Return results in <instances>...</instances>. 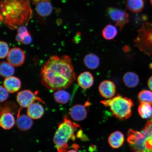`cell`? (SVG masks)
Masks as SVG:
<instances>
[{
	"label": "cell",
	"mask_w": 152,
	"mask_h": 152,
	"mask_svg": "<svg viewBox=\"0 0 152 152\" xmlns=\"http://www.w3.org/2000/svg\"><path fill=\"white\" fill-rule=\"evenodd\" d=\"M40 80L51 91L67 88L76 79L71 59L67 56L49 58L41 68Z\"/></svg>",
	"instance_id": "1"
},
{
	"label": "cell",
	"mask_w": 152,
	"mask_h": 152,
	"mask_svg": "<svg viewBox=\"0 0 152 152\" xmlns=\"http://www.w3.org/2000/svg\"><path fill=\"white\" fill-rule=\"evenodd\" d=\"M31 0H1V23L12 30L26 26L32 16Z\"/></svg>",
	"instance_id": "2"
},
{
	"label": "cell",
	"mask_w": 152,
	"mask_h": 152,
	"mask_svg": "<svg viewBox=\"0 0 152 152\" xmlns=\"http://www.w3.org/2000/svg\"><path fill=\"white\" fill-rule=\"evenodd\" d=\"M80 125L65 118L58 125L53 138L55 146L58 152H66L68 148V142L70 139H75L76 129Z\"/></svg>",
	"instance_id": "3"
},
{
	"label": "cell",
	"mask_w": 152,
	"mask_h": 152,
	"mask_svg": "<svg viewBox=\"0 0 152 152\" xmlns=\"http://www.w3.org/2000/svg\"><path fill=\"white\" fill-rule=\"evenodd\" d=\"M100 102L109 107L115 117L121 120H125L132 115V108L134 104L130 99L126 97L118 94L113 98L102 100Z\"/></svg>",
	"instance_id": "4"
},
{
	"label": "cell",
	"mask_w": 152,
	"mask_h": 152,
	"mask_svg": "<svg viewBox=\"0 0 152 152\" xmlns=\"http://www.w3.org/2000/svg\"><path fill=\"white\" fill-rule=\"evenodd\" d=\"M127 141L134 152H152V135L143 129L140 131L130 129Z\"/></svg>",
	"instance_id": "5"
},
{
	"label": "cell",
	"mask_w": 152,
	"mask_h": 152,
	"mask_svg": "<svg viewBox=\"0 0 152 152\" xmlns=\"http://www.w3.org/2000/svg\"><path fill=\"white\" fill-rule=\"evenodd\" d=\"M138 32L136 40L137 45L149 56L152 55V22L144 23Z\"/></svg>",
	"instance_id": "6"
},
{
	"label": "cell",
	"mask_w": 152,
	"mask_h": 152,
	"mask_svg": "<svg viewBox=\"0 0 152 152\" xmlns=\"http://www.w3.org/2000/svg\"><path fill=\"white\" fill-rule=\"evenodd\" d=\"M107 14L110 18L115 23L121 30L124 26L129 21V16L125 11L119 9L110 7L107 10Z\"/></svg>",
	"instance_id": "7"
},
{
	"label": "cell",
	"mask_w": 152,
	"mask_h": 152,
	"mask_svg": "<svg viewBox=\"0 0 152 152\" xmlns=\"http://www.w3.org/2000/svg\"><path fill=\"white\" fill-rule=\"evenodd\" d=\"M39 101L45 103L41 98L38 97L33 92L29 90H24L19 92L17 96V101L18 103L22 107H28L35 102Z\"/></svg>",
	"instance_id": "8"
},
{
	"label": "cell",
	"mask_w": 152,
	"mask_h": 152,
	"mask_svg": "<svg viewBox=\"0 0 152 152\" xmlns=\"http://www.w3.org/2000/svg\"><path fill=\"white\" fill-rule=\"evenodd\" d=\"M25 58L24 51L20 48L15 47L10 50L7 60L13 66H19L23 64Z\"/></svg>",
	"instance_id": "9"
},
{
	"label": "cell",
	"mask_w": 152,
	"mask_h": 152,
	"mask_svg": "<svg viewBox=\"0 0 152 152\" xmlns=\"http://www.w3.org/2000/svg\"><path fill=\"white\" fill-rule=\"evenodd\" d=\"M99 91L104 98L110 99L115 96L116 92V86L111 81L104 80L100 83L99 86Z\"/></svg>",
	"instance_id": "10"
},
{
	"label": "cell",
	"mask_w": 152,
	"mask_h": 152,
	"mask_svg": "<svg viewBox=\"0 0 152 152\" xmlns=\"http://www.w3.org/2000/svg\"><path fill=\"white\" fill-rule=\"evenodd\" d=\"M69 114L74 121H81L86 118L87 112L86 105L77 104L74 105L69 110Z\"/></svg>",
	"instance_id": "11"
},
{
	"label": "cell",
	"mask_w": 152,
	"mask_h": 152,
	"mask_svg": "<svg viewBox=\"0 0 152 152\" xmlns=\"http://www.w3.org/2000/svg\"><path fill=\"white\" fill-rule=\"evenodd\" d=\"M16 123L13 114L9 111H2L0 118V125L4 130H9L14 126Z\"/></svg>",
	"instance_id": "12"
},
{
	"label": "cell",
	"mask_w": 152,
	"mask_h": 152,
	"mask_svg": "<svg viewBox=\"0 0 152 152\" xmlns=\"http://www.w3.org/2000/svg\"><path fill=\"white\" fill-rule=\"evenodd\" d=\"M21 85L20 80L13 76L6 78L3 82L4 86L10 93L17 92L20 88Z\"/></svg>",
	"instance_id": "13"
},
{
	"label": "cell",
	"mask_w": 152,
	"mask_h": 152,
	"mask_svg": "<svg viewBox=\"0 0 152 152\" xmlns=\"http://www.w3.org/2000/svg\"><path fill=\"white\" fill-rule=\"evenodd\" d=\"M77 81L78 84L82 88L88 89L94 84V77L90 72H85L81 73L78 77Z\"/></svg>",
	"instance_id": "14"
},
{
	"label": "cell",
	"mask_w": 152,
	"mask_h": 152,
	"mask_svg": "<svg viewBox=\"0 0 152 152\" xmlns=\"http://www.w3.org/2000/svg\"><path fill=\"white\" fill-rule=\"evenodd\" d=\"M44 113V109L43 106L37 102H34L27 107V115L32 119L40 118Z\"/></svg>",
	"instance_id": "15"
},
{
	"label": "cell",
	"mask_w": 152,
	"mask_h": 152,
	"mask_svg": "<svg viewBox=\"0 0 152 152\" xmlns=\"http://www.w3.org/2000/svg\"><path fill=\"white\" fill-rule=\"evenodd\" d=\"M16 124L19 130L25 132L31 128L33 121L32 119L28 115H23L18 117Z\"/></svg>",
	"instance_id": "16"
},
{
	"label": "cell",
	"mask_w": 152,
	"mask_h": 152,
	"mask_svg": "<svg viewBox=\"0 0 152 152\" xmlns=\"http://www.w3.org/2000/svg\"><path fill=\"white\" fill-rule=\"evenodd\" d=\"M52 4L48 1L39 2L36 4L35 10L41 17H46L50 15L53 11Z\"/></svg>",
	"instance_id": "17"
},
{
	"label": "cell",
	"mask_w": 152,
	"mask_h": 152,
	"mask_svg": "<svg viewBox=\"0 0 152 152\" xmlns=\"http://www.w3.org/2000/svg\"><path fill=\"white\" fill-rule=\"evenodd\" d=\"M124 141V136L122 132L119 131L112 133L108 138L110 146L113 149H117L121 147Z\"/></svg>",
	"instance_id": "18"
},
{
	"label": "cell",
	"mask_w": 152,
	"mask_h": 152,
	"mask_svg": "<svg viewBox=\"0 0 152 152\" xmlns=\"http://www.w3.org/2000/svg\"><path fill=\"white\" fill-rule=\"evenodd\" d=\"M123 80L126 86L129 88L135 87L140 82V79L138 75L132 72H128L124 75Z\"/></svg>",
	"instance_id": "19"
},
{
	"label": "cell",
	"mask_w": 152,
	"mask_h": 152,
	"mask_svg": "<svg viewBox=\"0 0 152 152\" xmlns=\"http://www.w3.org/2000/svg\"><path fill=\"white\" fill-rule=\"evenodd\" d=\"M85 65L91 69H95L98 68L100 64V59L96 55L90 53L86 56L83 59Z\"/></svg>",
	"instance_id": "20"
},
{
	"label": "cell",
	"mask_w": 152,
	"mask_h": 152,
	"mask_svg": "<svg viewBox=\"0 0 152 152\" xmlns=\"http://www.w3.org/2000/svg\"><path fill=\"white\" fill-rule=\"evenodd\" d=\"M138 112L142 118L147 119L152 117V107L148 102H142L138 108Z\"/></svg>",
	"instance_id": "21"
},
{
	"label": "cell",
	"mask_w": 152,
	"mask_h": 152,
	"mask_svg": "<svg viewBox=\"0 0 152 152\" xmlns=\"http://www.w3.org/2000/svg\"><path fill=\"white\" fill-rule=\"evenodd\" d=\"M144 5L143 0H127L126 6L132 12L138 13L143 9Z\"/></svg>",
	"instance_id": "22"
},
{
	"label": "cell",
	"mask_w": 152,
	"mask_h": 152,
	"mask_svg": "<svg viewBox=\"0 0 152 152\" xmlns=\"http://www.w3.org/2000/svg\"><path fill=\"white\" fill-rule=\"evenodd\" d=\"M54 98L56 102L64 104L69 102L71 99V95L66 91L61 90L57 91L54 93Z\"/></svg>",
	"instance_id": "23"
},
{
	"label": "cell",
	"mask_w": 152,
	"mask_h": 152,
	"mask_svg": "<svg viewBox=\"0 0 152 152\" xmlns=\"http://www.w3.org/2000/svg\"><path fill=\"white\" fill-rule=\"evenodd\" d=\"M15 68L9 62H1L0 67V74L2 77L6 78L12 77L15 73Z\"/></svg>",
	"instance_id": "24"
},
{
	"label": "cell",
	"mask_w": 152,
	"mask_h": 152,
	"mask_svg": "<svg viewBox=\"0 0 152 152\" xmlns=\"http://www.w3.org/2000/svg\"><path fill=\"white\" fill-rule=\"evenodd\" d=\"M118 33L115 26L111 24L108 25L104 28L102 31V35L104 39L111 40L115 38Z\"/></svg>",
	"instance_id": "25"
},
{
	"label": "cell",
	"mask_w": 152,
	"mask_h": 152,
	"mask_svg": "<svg viewBox=\"0 0 152 152\" xmlns=\"http://www.w3.org/2000/svg\"><path fill=\"white\" fill-rule=\"evenodd\" d=\"M138 100L140 102H147L152 104V92L144 90L140 91L138 94Z\"/></svg>",
	"instance_id": "26"
},
{
	"label": "cell",
	"mask_w": 152,
	"mask_h": 152,
	"mask_svg": "<svg viewBox=\"0 0 152 152\" xmlns=\"http://www.w3.org/2000/svg\"><path fill=\"white\" fill-rule=\"evenodd\" d=\"M9 51L8 44L4 41H1L0 42V58L2 59L7 56Z\"/></svg>",
	"instance_id": "27"
},
{
	"label": "cell",
	"mask_w": 152,
	"mask_h": 152,
	"mask_svg": "<svg viewBox=\"0 0 152 152\" xmlns=\"http://www.w3.org/2000/svg\"><path fill=\"white\" fill-rule=\"evenodd\" d=\"M1 92V98L0 101L1 102H3L7 99L9 97V92L4 87L1 86L0 88Z\"/></svg>",
	"instance_id": "28"
},
{
	"label": "cell",
	"mask_w": 152,
	"mask_h": 152,
	"mask_svg": "<svg viewBox=\"0 0 152 152\" xmlns=\"http://www.w3.org/2000/svg\"><path fill=\"white\" fill-rule=\"evenodd\" d=\"M32 37L29 34L25 36L22 39L21 43L24 45H28L32 42Z\"/></svg>",
	"instance_id": "29"
},
{
	"label": "cell",
	"mask_w": 152,
	"mask_h": 152,
	"mask_svg": "<svg viewBox=\"0 0 152 152\" xmlns=\"http://www.w3.org/2000/svg\"><path fill=\"white\" fill-rule=\"evenodd\" d=\"M148 85L150 90L152 91V76L148 79Z\"/></svg>",
	"instance_id": "30"
},
{
	"label": "cell",
	"mask_w": 152,
	"mask_h": 152,
	"mask_svg": "<svg viewBox=\"0 0 152 152\" xmlns=\"http://www.w3.org/2000/svg\"><path fill=\"white\" fill-rule=\"evenodd\" d=\"M34 4H37V3L39 2L43 1H48V0H31Z\"/></svg>",
	"instance_id": "31"
},
{
	"label": "cell",
	"mask_w": 152,
	"mask_h": 152,
	"mask_svg": "<svg viewBox=\"0 0 152 152\" xmlns=\"http://www.w3.org/2000/svg\"><path fill=\"white\" fill-rule=\"evenodd\" d=\"M66 152H78L77 151H75V150H69V151H67Z\"/></svg>",
	"instance_id": "32"
},
{
	"label": "cell",
	"mask_w": 152,
	"mask_h": 152,
	"mask_svg": "<svg viewBox=\"0 0 152 152\" xmlns=\"http://www.w3.org/2000/svg\"><path fill=\"white\" fill-rule=\"evenodd\" d=\"M150 2H151V4L152 5V0H150Z\"/></svg>",
	"instance_id": "33"
}]
</instances>
